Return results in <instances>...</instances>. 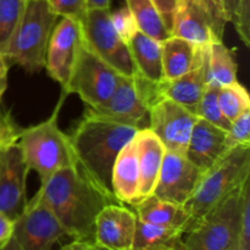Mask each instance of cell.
I'll list each match as a JSON object with an SVG mask.
<instances>
[{"label":"cell","instance_id":"6da1fadb","mask_svg":"<svg viewBox=\"0 0 250 250\" xmlns=\"http://www.w3.org/2000/svg\"><path fill=\"white\" fill-rule=\"evenodd\" d=\"M41 198L67 233L77 241L94 242L95 220L100 210L115 203L78 165L65 167L41 185Z\"/></svg>","mask_w":250,"mask_h":250},{"label":"cell","instance_id":"7a4b0ae2","mask_svg":"<svg viewBox=\"0 0 250 250\" xmlns=\"http://www.w3.org/2000/svg\"><path fill=\"white\" fill-rule=\"evenodd\" d=\"M139 129L83 114L70 137L77 165L112 200L111 173L115 160Z\"/></svg>","mask_w":250,"mask_h":250},{"label":"cell","instance_id":"3957f363","mask_svg":"<svg viewBox=\"0 0 250 250\" xmlns=\"http://www.w3.org/2000/svg\"><path fill=\"white\" fill-rule=\"evenodd\" d=\"M67 95L62 90L51 116L41 124L22 128L17 141L24 163L29 170L38 173L41 185L58 171L77 165L70 137L59 128L58 124L59 114Z\"/></svg>","mask_w":250,"mask_h":250},{"label":"cell","instance_id":"277c9868","mask_svg":"<svg viewBox=\"0 0 250 250\" xmlns=\"http://www.w3.org/2000/svg\"><path fill=\"white\" fill-rule=\"evenodd\" d=\"M59 16L46 0H27L22 16L7 43L4 56L28 72L45 67L46 49Z\"/></svg>","mask_w":250,"mask_h":250},{"label":"cell","instance_id":"5b68a950","mask_svg":"<svg viewBox=\"0 0 250 250\" xmlns=\"http://www.w3.org/2000/svg\"><path fill=\"white\" fill-rule=\"evenodd\" d=\"M249 177L250 146H239L226 151L211 168L203 173L194 193L185 205L190 217L188 229Z\"/></svg>","mask_w":250,"mask_h":250},{"label":"cell","instance_id":"8992f818","mask_svg":"<svg viewBox=\"0 0 250 250\" xmlns=\"http://www.w3.org/2000/svg\"><path fill=\"white\" fill-rule=\"evenodd\" d=\"M248 182L249 180H247L186 232V250H234L238 248L242 197Z\"/></svg>","mask_w":250,"mask_h":250},{"label":"cell","instance_id":"52a82bcc","mask_svg":"<svg viewBox=\"0 0 250 250\" xmlns=\"http://www.w3.org/2000/svg\"><path fill=\"white\" fill-rule=\"evenodd\" d=\"M156 84L139 73L120 75L116 89L110 99L99 107H87L84 114L116 124L142 129L148 120L149 109L159 98Z\"/></svg>","mask_w":250,"mask_h":250},{"label":"cell","instance_id":"ba28073f","mask_svg":"<svg viewBox=\"0 0 250 250\" xmlns=\"http://www.w3.org/2000/svg\"><path fill=\"white\" fill-rule=\"evenodd\" d=\"M75 239L56 220L45 203L34 195L15 221L11 237L0 250H62Z\"/></svg>","mask_w":250,"mask_h":250},{"label":"cell","instance_id":"9c48e42d","mask_svg":"<svg viewBox=\"0 0 250 250\" xmlns=\"http://www.w3.org/2000/svg\"><path fill=\"white\" fill-rule=\"evenodd\" d=\"M110 9H88L80 20L83 42L122 76L137 73L129 54L128 45L114 28L110 17Z\"/></svg>","mask_w":250,"mask_h":250},{"label":"cell","instance_id":"30bf717a","mask_svg":"<svg viewBox=\"0 0 250 250\" xmlns=\"http://www.w3.org/2000/svg\"><path fill=\"white\" fill-rule=\"evenodd\" d=\"M120 73L95 55L83 42L73 66L66 94H77L87 107L104 105L116 89Z\"/></svg>","mask_w":250,"mask_h":250},{"label":"cell","instance_id":"8fae6325","mask_svg":"<svg viewBox=\"0 0 250 250\" xmlns=\"http://www.w3.org/2000/svg\"><path fill=\"white\" fill-rule=\"evenodd\" d=\"M198 116L183 105L158 98L148 115V128L160 139L166 151L186 155L188 142Z\"/></svg>","mask_w":250,"mask_h":250},{"label":"cell","instance_id":"7c38bea8","mask_svg":"<svg viewBox=\"0 0 250 250\" xmlns=\"http://www.w3.org/2000/svg\"><path fill=\"white\" fill-rule=\"evenodd\" d=\"M82 43L80 20L60 17L49 39L44 68L54 81L60 83L62 89L70 81Z\"/></svg>","mask_w":250,"mask_h":250},{"label":"cell","instance_id":"4fadbf2b","mask_svg":"<svg viewBox=\"0 0 250 250\" xmlns=\"http://www.w3.org/2000/svg\"><path fill=\"white\" fill-rule=\"evenodd\" d=\"M29 167L24 163L19 144L0 150V212L16 221L27 207V177Z\"/></svg>","mask_w":250,"mask_h":250},{"label":"cell","instance_id":"5bb4252c","mask_svg":"<svg viewBox=\"0 0 250 250\" xmlns=\"http://www.w3.org/2000/svg\"><path fill=\"white\" fill-rule=\"evenodd\" d=\"M203 173L186 155L166 151L153 195L185 207L194 193Z\"/></svg>","mask_w":250,"mask_h":250},{"label":"cell","instance_id":"9a60e30c","mask_svg":"<svg viewBox=\"0 0 250 250\" xmlns=\"http://www.w3.org/2000/svg\"><path fill=\"white\" fill-rule=\"evenodd\" d=\"M137 220L133 210L109 203L95 220L94 242L109 250H132Z\"/></svg>","mask_w":250,"mask_h":250},{"label":"cell","instance_id":"2e32d148","mask_svg":"<svg viewBox=\"0 0 250 250\" xmlns=\"http://www.w3.org/2000/svg\"><path fill=\"white\" fill-rule=\"evenodd\" d=\"M170 34L186 39L198 46H208L219 39L211 19L202 0H177Z\"/></svg>","mask_w":250,"mask_h":250},{"label":"cell","instance_id":"e0dca14e","mask_svg":"<svg viewBox=\"0 0 250 250\" xmlns=\"http://www.w3.org/2000/svg\"><path fill=\"white\" fill-rule=\"evenodd\" d=\"M225 133L220 127L198 117L189 142H188L186 158L197 166L202 172L211 168L226 151Z\"/></svg>","mask_w":250,"mask_h":250},{"label":"cell","instance_id":"ac0fdd59","mask_svg":"<svg viewBox=\"0 0 250 250\" xmlns=\"http://www.w3.org/2000/svg\"><path fill=\"white\" fill-rule=\"evenodd\" d=\"M207 51L208 46H205L202 60L187 73L175 80H163L159 82L156 84L159 98L173 100L195 114L198 104L208 87Z\"/></svg>","mask_w":250,"mask_h":250},{"label":"cell","instance_id":"d6986e66","mask_svg":"<svg viewBox=\"0 0 250 250\" xmlns=\"http://www.w3.org/2000/svg\"><path fill=\"white\" fill-rule=\"evenodd\" d=\"M134 143L139 167V200H142L153 194L166 149L148 127L137 132Z\"/></svg>","mask_w":250,"mask_h":250},{"label":"cell","instance_id":"ffe728a7","mask_svg":"<svg viewBox=\"0 0 250 250\" xmlns=\"http://www.w3.org/2000/svg\"><path fill=\"white\" fill-rule=\"evenodd\" d=\"M111 187L115 199L119 203L133 207L139 202V167L134 138L122 148L115 160Z\"/></svg>","mask_w":250,"mask_h":250},{"label":"cell","instance_id":"44dd1931","mask_svg":"<svg viewBox=\"0 0 250 250\" xmlns=\"http://www.w3.org/2000/svg\"><path fill=\"white\" fill-rule=\"evenodd\" d=\"M204 48L173 36L161 42L164 80H175L194 68L202 60Z\"/></svg>","mask_w":250,"mask_h":250},{"label":"cell","instance_id":"7402d4cb","mask_svg":"<svg viewBox=\"0 0 250 250\" xmlns=\"http://www.w3.org/2000/svg\"><path fill=\"white\" fill-rule=\"evenodd\" d=\"M137 219L156 226L170 227L187 232L190 217L185 207L173 204L150 194L133 205Z\"/></svg>","mask_w":250,"mask_h":250},{"label":"cell","instance_id":"603a6c76","mask_svg":"<svg viewBox=\"0 0 250 250\" xmlns=\"http://www.w3.org/2000/svg\"><path fill=\"white\" fill-rule=\"evenodd\" d=\"M137 73L154 83L164 80L161 42L138 31L127 43Z\"/></svg>","mask_w":250,"mask_h":250},{"label":"cell","instance_id":"cb8c5ba5","mask_svg":"<svg viewBox=\"0 0 250 250\" xmlns=\"http://www.w3.org/2000/svg\"><path fill=\"white\" fill-rule=\"evenodd\" d=\"M132 250H186L185 232L137 220Z\"/></svg>","mask_w":250,"mask_h":250},{"label":"cell","instance_id":"d4e9b609","mask_svg":"<svg viewBox=\"0 0 250 250\" xmlns=\"http://www.w3.org/2000/svg\"><path fill=\"white\" fill-rule=\"evenodd\" d=\"M236 59L232 51L222 41L212 42L207 51V80L208 84L215 87L231 84L237 81Z\"/></svg>","mask_w":250,"mask_h":250},{"label":"cell","instance_id":"484cf974","mask_svg":"<svg viewBox=\"0 0 250 250\" xmlns=\"http://www.w3.org/2000/svg\"><path fill=\"white\" fill-rule=\"evenodd\" d=\"M126 4L139 31L159 42L171 37L163 16L151 0H126Z\"/></svg>","mask_w":250,"mask_h":250},{"label":"cell","instance_id":"4316f807","mask_svg":"<svg viewBox=\"0 0 250 250\" xmlns=\"http://www.w3.org/2000/svg\"><path fill=\"white\" fill-rule=\"evenodd\" d=\"M217 102L225 117L229 122L247 110H250L249 93L238 81L220 87L217 90Z\"/></svg>","mask_w":250,"mask_h":250},{"label":"cell","instance_id":"83f0119b","mask_svg":"<svg viewBox=\"0 0 250 250\" xmlns=\"http://www.w3.org/2000/svg\"><path fill=\"white\" fill-rule=\"evenodd\" d=\"M26 2L27 0H0V51L2 54L21 19Z\"/></svg>","mask_w":250,"mask_h":250},{"label":"cell","instance_id":"f1b7e54d","mask_svg":"<svg viewBox=\"0 0 250 250\" xmlns=\"http://www.w3.org/2000/svg\"><path fill=\"white\" fill-rule=\"evenodd\" d=\"M217 90H219V87L208 84L207 89L198 104L195 115L200 119L220 127L224 131H227L231 122L225 117L224 112L220 107L219 102H217Z\"/></svg>","mask_w":250,"mask_h":250},{"label":"cell","instance_id":"f546056e","mask_svg":"<svg viewBox=\"0 0 250 250\" xmlns=\"http://www.w3.org/2000/svg\"><path fill=\"white\" fill-rule=\"evenodd\" d=\"M225 146L227 150L239 146H250V110L231 121L225 133Z\"/></svg>","mask_w":250,"mask_h":250},{"label":"cell","instance_id":"4dcf8cb0","mask_svg":"<svg viewBox=\"0 0 250 250\" xmlns=\"http://www.w3.org/2000/svg\"><path fill=\"white\" fill-rule=\"evenodd\" d=\"M110 17H111V22L114 28L119 33V36L124 39L126 43H128L129 39L134 36L138 27H137L136 20H134L133 15L131 14L129 9L127 6L120 7V9L115 10V11L110 12Z\"/></svg>","mask_w":250,"mask_h":250},{"label":"cell","instance_id":"1f68e13d","mask_svg":"<svg viewBox=\"0 0 250 250\" xmlns=\"http://www.w3.org/2000/svg\"><path fill=\"white\" fill-rule=\"evenodd\" d=\"M59 17L81 20L88 10V0H46Z\"/></svg>","mask_w":250,"mask_h":250},{"label":"cell","instance_id":"d6a6232c","mask_svg":"<svg viewBox=\"0 0 250 250\" xmlns=\"http://www.w3.org/2000/svg\"><path fill=\"white\" fill-rule=\"evenodd\" d=\"M242 250H250V182L246 185L242 197L241 209V232L239 246Z\"/></svg>","mask_w":250,"mask_h":250},{"label":"cell","instance_id":"836d02e7","mask_svg":"<svg viewBox=\"0 0 250 250\" xmlns=\"http://www.w3.org/2000/svg\"><path fill=\"white\" fill-rule=\"evenodd\" d=\"M21 129L9 112H5L0 109V150L12 144H16Z\"/></svg>","mask_w":250,"mask_h":250},{"label":"cell","instance_id":"e575fe53","mask_svg":"<svg viewBox=\"0 0 250 250\" xmlns=\"http://www.w3.org/2000/svg\"><path fill=\"white\" fill-rule=\"evenodd\" d=\"M207 7L208 12L211 19L212 26H214L215 34L219 39H222L227 22L225 19L224 7H222V0H202Z\"/></svg>","mask_w":250,"mask_h":250},{"label":"cell","instance_id":"d590c367","mask_svg":"<svg viewBox=\"0 0 250 250\" xmlns=\"http://www.w3.org/2000/svg\"><path fill=\"white\" fill-rule=\"evenodd\" d=\"M244 45L250 46V0H241L239 24L236 29Z\"/></svg>","mask_w":250,"mask_h":250},{"label":"cell","instance_id":"8d00e7d4","mask_svg":"<svg viewBox=\"0 0 250 250\" xmlns=\"http://www.w3.org/2000/svg\"><path fill=\"white\" fill-rule=\"evenodd\" d=\"M222 7L227 23H232L234 28H238L241 0H222Z\"/></svg>","mask_w":250,"mask_h":250},{"label":"cell","instance_id":"74e56055","mask_svg":"<svg viewBox=\"0 0 250 250\" xmlns=\"http://www.w3.org/2000/svg\"><path fill=\"white\" fill-rule=\"evenodd\" d=\"M151 1L155 4L156 9L159 10V12H160L161 16H163L164 21H165L166 27H167L168 31H170L173 11H175L177 0H151Z\"/></svg>","mask_w":250,"mask_h":250},{"label":"cell","instance_id":"f35d334b","mask_svg":"<svg viewBox=\"0 0 250 250\" xmlns=\"http://www.w3.org/2000/svg\"><path fill=\"white\" fill-rule=\"evenodd\" d=\"M15 221L7 217L6 215L0 212V249L7 243L14 231Z\"/></svg>","mask_w":250,"mask_h":250},{"label":"cell","instance_id":"ab89813d","mask_svg":"<svg viewBox=\"0 0 250 250\" xmlns=\"http://www.w3.org/2000/svg\"><path fill=\"white\" fill-rule=\"evenodd\" d=\"M62 250H109L104 247L99 246L95 242H88V241H72L68 243Z\"/></svg>","mask_w":250,"mask_h":250},{"label":"cell","instance_id":"60d3db41","mask_svg":"<svg viewBox=\"0 0 250 250\" xmlns=\"http://www.w3.org/2000/svg\"><path fill=\"white\" fill-rule=\"evenodd\" d=\"M7 73H9V62L4 54L0 51V100L7 88Z\"/></svg>","mask_w":250,"mask_h":250},{"label":"cell","instance_id":"b9f144b4","mask_svg":"<svg viewBox=\"0 0 250 250\" xmlns=\"http://www.w3.org/2000/svg\"><path fill=\"white\" fill-rule=\"evenodd\" d=\"M111 0H88V9H110Z\"/></svg>","mask_w":250,"mask_h":250},{"label":"cell","instance_id":"7bdbcfd3","mask_svg":"<svg viewBox=\"0 0 250 250\" xmlns=\"http://www.w3.org/2000/svg\"><path fill=\"white\" fill-rule=\"evenodd\" d=\"M234 250H242L241 248H237V249H234Z\"/></svg>","mask_w":250,"mask_h":250}]
</instances>
